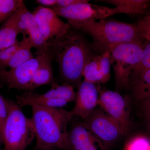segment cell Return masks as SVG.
Segmentation results:
<instances>
[{
    "label": "cell",
    "mask_w": 150,
    "mask_h": 150,
    "mask_svg": "<svg viewBox=\"0 0 150 150\" xmlns=\"http://www.w3.org/2000/svg\"><path fill=\"white\" fill-rule=\"evenodd\" d=\"M47 42L48 52L58 64L62 79L78 88L82 82L85 67L93 56L91 46L82 33L71 26L64 35Z\"/></svg>",
    "instance_id": "1"
},
{
    "label": "cell",
    "mask_w": 150,
    "mask_h": 150,
    "mask_svg": "<svg viewBox=\"0 0 150 150\" xmlns=\"http://www.w3.org/2000/svg\"><path fill=\"white\" fill-rule=\"evenodd\" d=\"M30 107L35 147L69 150L68 127L74 117L71 111L37 105Z\"/></svg>",
    "instance_id": "2"
},
{
    "label": "cell",
    "mask_w": 150,
    "mask_h": 150,
    "mask_svg": "<svg viewBox=\"0 0 150 150\" xmlns=\"http://www.w3.org/2000/svg\"><path fill=\"white\" fill-rule=\"evenodd\" d=\"M69 25L89 35L93 40V48L102 54L110 53L112 48L121 43H134L146 46L149 43L142 37L136 25L106 18Z\"/></svg>",
    "instance_id": "3"
},
{
    "label": "cell",
    "mask_w": 150,
    "mask_h": 150,
    "mask_svg": "<svg viewBox=\"0 0 150 150\" xmlns=\"http://www.w3.org/2000/svg\"><path fill=\"white\" fill-rule=\"evenodd\" d=\"M7 101L8 114L3 132V150H26L35 138L32 121L16 102L8 99Z\"/></svg>",
    "instance_id": "4"
},
{
    "label": "cell",
    "mask_w": 150,
    "mask_h": 150,
    "mask_svg": "<svg viewBox=\"0 0 150 150\" xmlns=\"http://www.w3.org/2000/svg\"><path fill=\"white\" fill-rule=\"evenodd\" d=\"M145 47L138 43H123L115 46L110 51L111 65L118 90L129 86L130 74L142 59Z\"/></svg>",
    "instance_id": "5"
},
{
    "label": "cell",
    "mask_w": 150,
    "mask_h": 150,
    "mask_svg": "<svg viewBox=\"0 0 150 150\" xmlns=\"http://www.w3.org/2000/svg\"><path fill=\"white\" fill-rule=\"evenodd\" d=\"M59 17L67 20L69 24L87 21H96L123 13L118 8H110L88 2L77 3L63 8H52Z\"/></svg>",
    "instance_id": "6"
},
{
    "label": "cell",
    "mask_w": 150,
    "mask_h": 150,
    "mask_svg": "<svg viewBox=\"0 0 150 150\" xmlns=\"http://www.w3.org/2000/svg\"><path fill=\"white\" fill-rule=\"evenodd\" d=\"M98 105L110 117L118 122L123 136L127 134L131 125L129 103L118 92L99 86Z\"/></svg>",
    "instance_id": "7"
},
{
    "label": "cell",
    "mask_w": 150,
    "mask_h": 150,
    "mask_svg": "<svg viewBox=\"0 0 150 150\" xmlns=\"http://www.w3.org/2000/svg\"><path fill=\"white\" fill-rule=\"evenodd\" d=\"M83 120V125L106 146L114 144L123 136L118 122L100 108Z\"/></svg>",
    "instance_id": "8"
},
{
    "label": "cell",
    "mask_w": 150,
    "mask_h": 150,
    "mask_svg": "<svg viewBox=\"0 0 150 150\" xmlns=\"http://www.w3.org/2000/svg\"><path fill=\"white\" fill-rule=\"evenodd\" d=\"M35 54L34 58L14 69L0 71V81L9 89L31 91L33 78L45 54Z\"/></svg>",
    "instance_id": "9"
},
{
    "label": "cell",
    "mask_w": 150,
    "mask_h": 150,
    "mask_svg": "<svg viewBox=\"0 0 150 150\" xmlns=\"http://www.w3.org/2000/svg\"><path fill=\"white\" fill-rule=\"evenodd\" d=\"M32 13L46 41L64 35L71 28L68 23L60 18L52 8L38 5Z\"/></svg>",
    "instance_id": "10"
},
{
    "label": "cell",
    "mask_w": 150,
    "mask_h": 150,
    "mask_svg": "<svg viewBox=\"0 0 150 150\" xmlns=\"http://www.w3.org/2000/svg\"><path fill=\"white\" fill-rule=\"evenodd\" d=\"M99 85L83 81L78 88L74 107L71 110L74 116L83 120L88 117L98 105Z\"/></svg>",
    "instance_id": "11"
},
{
    "label": "cell",
    "mask_w": 150,
    "mask_h": 150,
    "mask_svg": "<svg viewBox=\"0 0 150 150\" xmlns=\"http://www.w3.org/2000/svg\"><path fill=\"white\" fill-rule=\"evenodd\" d=\"M69 150H105L106 146L83 125L75 123L69 131Z\"/></svg>",
    "instance_id": "12"
},
{
    "label": "cell",
    "mask_w": 150,
    "mask_h": 150,
    "mask_svg": "<svg viewBox=\"0 0 150 150\" xmlns=\"http://www.w3.org/2000/svg\"><path fill=\"white\" fill-rule=\"evenodd\" d=\"M111 66L109 52L93 56L84 69V81L96 85L106 83L110 79Z\"/></svg>",
    "instance_id": "13"
},
{
    "label": "cell",
    "mask_w": 150,
    "mask_h": 150,
    "mask_svg": "<svg viewBox=\"0 0 150 150\" xmlns=\"http://www.w3.org/2000/svg\"><path fill=\"white\" fill-rule=\"evenodd\" d=\"M20 18L25 24L27 35L36 51L35 54H44L48 51L47 41L40 31L32 12L26 7L23 1H21L18 7Z\"/></svg>",
    "instance_id": "14"
},
{
    "label": "cell",
    "mask_w": 150,
    "mask_h": 150,
    "mask_svg": "<svg viewBox=\"0 0 150 150\" xmlns=\"http://www.w3.org/2000/svg\"><path fill=\"white\" fill-rule=\"evenodd\" d=\"M18 8L0 26V50L13 45L21 33L18 27Z\"/></svg>",
    "instance_id": "15"
},
{
    "label": "cell",
    "mask_w": 150,
    "mask_h": 150,
    "mask_svg": "<svg viewBox=\"0 0 150 150\" xmlns=\"http://www.w3.org/2000/svg\"><path fill=\"white\" fill-rule=\"evenodd\" d=\"M53 61L49 52L44 54L40 66L33 76L31 82V91L42 86L51 85L54 82Z\"/></svg>",
    "instance_id": "16"
},
{
    "label": "cell",
    "mask_w": 150,
    "mask_h": 150,
    "mask_svg": "<svg viewBox=\"0 0 150 150\" xmlns=\"http://www.w3.org/2000/svg\"><path fill=\"white\" fill-rule=\"evenodd\" d=\"M16 103L21 108L24 106L37 105L45 107L61 108L69 103L64 100L47 99L40 97L38 93L26 91L16 96Z\"/></svg>",
    "instance_id": "17"
},
{
    "label": "cell",
    "mask_w": 150,
    "mask_h": 150,
    "mask_svg": "<svg viewBox=\"0 0 150 150\" xmlns=\"http://www.w3.org/2000/svg\"><path fill=\"white\" fill-rule=\"evenodd\" d=\"M96 1L110 4L118 8L123 13L146 14L149 12L150 0H100Z\"/></svg>",
    "instance_id": "18"
},
{
    "label": "cell",
    "mask_w": 150,
    "mask_h": 150,
    "mask_svg": "<svg viewBox=\"0 0 150 150\" xmlns=\"http://www.w3.org/2000/svg\"><path fill=\"white\" fill-rule=\"evenodd\" d=\"M38 94L43 98L64 100L68 103L75 101L76 96V93L71 86L66 83L59 85L55 81L51 85V88L49 91L45 93Z\"/></svg>",
    "instance_id": "19"
},
{
    "label": "cell",
    "mask_w": 150,
    "mask_h": 150,
    "mask_svg": "<svg viewBox=\"0 0 150 150\" xmlns=\"http://www.w3.org/2000/svg\"><path fill=\"white\" fill-rule=\"evenodd\" d=\"M21 42L20 47L9 63L8 67L10 69H14L34 57L31 52L33 48L29 38L23 36Z\"/></svg>",
    "instance_id": "20"
},
{
    "label": "cell",
    "mask_w": 150,
    "mask_h": 150,
    "mask_svg": "<svg viewBox=\"0 0 150 150\" xmlns=\"http://www.w3.org/2000/svg\"><path fill=\"white\" fill-rule=\"evenodd\" d=\"M134 97L142 102L150 98V69L145 72L138 81L131 86Z\"/></svg>",
    "instance_id": "21"
},
{
    "label": "cell",
    "mask_w": 150,
    "mask_h": 150,
    "mask_svg": "<svg viewBox=\"0 0 150 150\" xmlns=\"http://www.w3.org/2000/svg\"><path fill=\"white\" fill-rule=\"evenodd\" d=\"M150 69V42L145 46L142 59L130 74L129 86L134 84L143 74Z\"/></svg>",
    "instance_id": "22"
},
{
    "label": "cell",
    "mask_w": 150,
    "mask_h": 150,
    "mask_svg": "<svg viewBox=\"0 0 150 150\" xmlns=\"http://www.w3.org/2000/svg\"><path fill=\"white\" fill-rule=\"evenodd\" d=\"M21 0H0V25L18 8Z\"/></svg>",
    "instance_id": "23"
},
{
    "label": "cell",
    "mask_w": 150,
    "mask_h": 150,
    "mask_svg": "<svg viewBox=\"0 0 150 150\" xmlns=\"http://www.w3.org/2000/svg\"><path fill=\"white\" fill-rule=\"evenodd\" d=\"M21 45V41L18 40L12 46L4 50H0V71L6 70L7 68H8L9 63Z\"/></svg>",
    "instance_id": "24"
},
{
    "label": "cell",
    "mask_w": 150,
    "mask_h": 150,
    "mask_svg": "<svg viewBox=\"0 0 150 150\" xmlns=\"http://www.w3.org/2000/svg\"><path fill=\"white\" fill-rule=\"evenodd\" d=\"M125 150H150V139L144 136L134 137L128 142Z\"/></svg>",
    "instance_id": "25"
},
{
    "label": "cell",
    "mask_w": 150,
    "mask_h": 150,
    "mask_svg": "<svg viewBox=\"0 0 150 150\" xmlns=\"http://www.w3.org/2000/svg\"><path fill=\"white\" fill-rule=\"evenodd\" d=\"M136 25L142 37L150 42V11L140 19Z\"/></svg>",
    "instance_id": "26"
},
{
    "label": "cell",
    "mask_w": 150,
    "mask_h": 150,
    "mask_svg": "<svg viewBox=\"0 0 150 150\" xmlns=\"http://www.w3.org/2000/svg\"><path fill=\"white\" fill-rule=\"evenodd\" d=\"M8 114L7 99L0 94V134L2 137L3 130ZM3 139V138H2Z\"/></svg>",
    "instance_id": "27"
},
{
    "label": "cell",
    "mask_w": 150,
    "mask_h": 150,
    "mask_svg": "<svg viewBox=\"0 0 150 150\" xmlns=\"http://www.w3.org/2000/svg\"><path fill=\"white\" fill-rule=\"evenodd\" d=\"M89 1L86 0H57V4L54 8L65 7L77 3L88 2Z\"/></svg>",
    "instance_id": "28"
},
{
    "label": "cell",
    "mask_w": 150,
    "mask_h": 150,
    "mask_svg": "<svg viewBox=\"0 0 150 150\" xmlns=\"http://www.w3.org/2000/svg\"><path fill=\"white\" fill-rule=\"evenodd\" d=\"M35 2L38 5L51 8H55L57 4V0H36Z\"/></svg>",
    "instance_id": "29"
},
{
    "label": "cell",
    "mask_w": 150,
    "mask_h": 150,
    "mask_svg": "<svg viewBox=\"0 0 150 150\" xmlns=\"http://www.w3.org/2000/svg\"><path fill=\"white\" fill-rule=\"evenodd\" d=\"M142 103V107L145 115L150 122V98Z\"/></svg>",
    "instance_id": "30"
},
{
    "label": "cell",
    "mask_w": 150,
    "mask_h": 150,
    "mask_svg": "<svg viewBox=\"0 0 150 150\" xmlns=\"http://www.w3.org/2000/svg\"><path fill=\"white\" fill-rule=\"evenodd\" d=\"M32 150H59L58 149H38V148H35V147L34 149Z\"/></svg>",
    "instance_id": "31"
},
{
    "label": "cell",
    "mask_w": 150,
    "mask_h": 150,
    "mask_svg": "<svg viewBox=\"0 0 150 150\" xmlns=\"http://www.w3.org/2000/svg\"><path fill=\"white\" fill-rule=\"evenodd\" d=\"M2 144H3L2 137L1 135L0 134V150H1V146Z\"/></svg>",
    "instance_id": "32"
},
{
    "label": "cell",
    "mask_w": 150,
    "mask_h": 150,
    "mask_svg": "<svg viewBox=\"0 0 150 150\" xmlns=\"http://www.w3.org/2000/svg\"><path fill=\"white\" fill-rule=\"evenodd\" d=\"M149 131L150 132V122L149 124Z\"/></svg>",
    "instance_id": "33"
}]
</instances>
